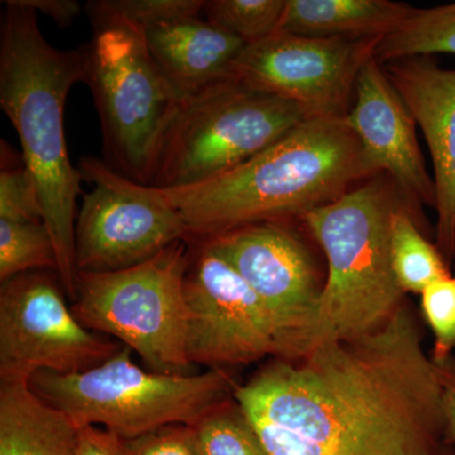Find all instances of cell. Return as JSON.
I'll return each mask as SVG.
<instances>
[{
	"instance_id": "14",
	"label": "cell",
	"mask_w": 455,
	"mask_h": 455,
	"mask_svg": "<svg viewBox=\"0 0 455 455\" xmlns=\"http://www.w3.org/2000/svg\"><path fill=\"white\" fill-rule=\"evenodd\" d=\"M346 122L379 172L407 199L435 209V182L421 152L418 124L374 56L359 71Z\"/></svg>"
},
{
	"instance_id": "8",
	"label": "cell",
	"mask_w": 455,
	"mask_h": 455,
	"mask_svg": "<svg viewBox=\"0 0 455 455\" xmlns=\"http://www.w3.org/2000/svg\"><path fill=\"white\" fill-rule=\"evenodd\" d=\"M187 243L176 242L154 259L122 271L79 274L71 307L75 316L89 331L121 340L149 371L190 374Z\"/></svg>"
},
{
	"instance_id": "3",
	"label": "cell",
	"mask_w": 455,
	"mask_h": 455,
	"mask_svg": "<svg viewBox=\"0 0 455 455\" xmlns=\"http://www.w3.org/2000/svg\"><path fill=\"white\" fill-rule=\"evenodd\" d=\"M85 44L57 50L44 40L37 13L20 0H5L0 28V108L13 124L22 158L31 171L44 226L57 257V276L70 300L76 296V199L83 178L66 146L64 110L68 92L85 79Z\"/></svg>"
},
{
	"instance_id": "18",
	"label": "cell",
	"mask_w": 455,
	"mask_h": 455,
	"mask_svg": "<svg viewBox=\"0 0 455 455\" xmlns=\"http://www.w3.org/2000/svg\"><path fill=\"white\" fill-rule=\"evenodd\" d=\"M415 7L391 0H286L277 32L324 38H383Z\"/></svg>"
},
{
	"instance_id": "17",
	"label": "cell",
	"mask_w": 455,
	"mask_h": 455,
	"mask_svg": "<svg viewBox=\"0 0 455 455\" xmlns=\"http://www.w3.org/2000/svg\"><path fill=\"white\" fill-rule=\"evenodd\" d=\"M79 433L29 381L0 379V455H75Z\"/></svg>"
},
{
	"instance_id": "31",
	"label": "cell",
	"mask_w": 455,
	"mask_h": 455,
	"mask_svg": "<svg viewBox=\"0 0 455 455\" xmlns=\"http://www.w3.org/2000/svg\"><path fill=\"white\" fill-rule=\"evenodd\" d=\"M438 455H455V451L453 448L449 447L448 444H444L442 449H440Z\"/></svg>"
},
{
	"instance_id": "15",
	"label": "cell",
	"mask_w": 455,
	"mask_h": 455,
	"mask_svg": "<svg viewBox=\"0 0 455 455\" xmlns=\"http://www.w3.org/2000/svg\"><path fill=\"white\" fill-rule=\"evenodd\" d=\"M388 80L423 132L436 190L435 244L453 268L455 252V68L434 57L396 60L383 66Z\"/></svg>"
},
{
	"instance_id": "24",
	"label": "cell",
	"mask_w": 455,
	"mask_h": 455,
	"mask_svg": "<svg viewBox=\"0 0 455 455\" xmlns=\"http://www.w3.org/2000/svg\"><path fill=\"white\" fill-rule=\"evenodd\" d=\"M204 0H97L86 3L89 18H116L143 32L178 20L199 17Z\"/></svg>"
},
{
	"instance_id": "28",
	"label": "cell",
	"mask_w": 455,
	"mask_h": 455,
	"mask_svg": "<svg viewBox=\"0 0 455 455\" xmlns=\"http://www.w3.org/2000/svg\"><path fill=\"white\" fill-rule=\"evenodd\" d=\"M442 385L444 442L455 451V357L435 362Z\"/></svg>"
},
{
	"instance_id": "4",
	"label": "cell",
	"mask_w": 455,
	"mask_h": 455,
	"mask_svg": "<svg viewBox=\"0 0 455 455\" xmlns=\"http://www.w3.org/2000/svg\"><path fill=\"white\" fill-rule=\"evenodd\" d=\"M405 197L379 173L301 218L324 252L326 276L313 316L281 358L374 333L406 304L391 259L392 218Z\"/></svg>"
},
{
	"instance_id": "26",
	"label": "cell",
	"mask_w": 455,
	"mask_h": 455,
	"mask_svg": "<svg viewBox=\"0 0 455 455\" xmlns=\"http://www.w3.org/2000/svg\"><path fill=\"white\" fill-rule=\"evenodd\" d=\"M420 296L425 323L434 335L431 358L445 361L455 349V274L427 284Z\"/></svg>"
},
{
	"instance_id": "6",
	"label": "cell",
	"mask_w": 455,
	"mask_h": 455,
	"mask_svg": "<svg viewBox=\"0 0 455 455\" xmlns=\"http://www.w3.org/2000/svg\"><path fill=\"white\" fill-rule=\"evenodd\" d=\"M85 79L94 98L106 163L151 187L164 136L181 100L156 65L145 32L116 18H89Z\"/></svg>"
},
{
	"instance_id": "9",
	"label": "cell",
	"mask_w": 455,
	"mask_h": 455,
	"mask_svg": "<svg viewBox=\"0 0 455 455\" xmlns=\"http://www.w3.org/2000/svg\"><path fill=\"white\" fill-rule=\"evenodd\" d=\"M84 194L75 226L77 274H104L134 267L180 241L188 228L160 188L125 178L104 160L80 158Z\"/></svg>"
},
{
	"instance_id": "30",
	"label": "cell",
	"mask_w": 455,
	"mask_h": 455,
	"mask_svg": "<svg viewBox=\"0 0 455 455\" xmlns=\"http://www.w3.org/2000/svg\"><path fill=\"white\" fill-rule=\"evenodd\" d=\"M75 455H118L116 436L101 427H82Z\"/></svg>"
},
{
	"instance_id": "22",
	"label": "cell",
	"mask_w": 455,
	"mask_h": 455,
	"mask_svg": "<svg viewBox=\"0 0 455 455\" xmlns=\"http://www.w3.org/2000/svg\"><path fill=\"white\" fill-rule=\"evenodd\" d=\"M193 427L202 455H269L235 397Z\"/></svg>"
},
{
	"instance_id": "25",
	"label": "cell",
	"mask_w": 455,
	"mask_h": 455,
	"mask_svg": "<svg viewBox=\"0 0 455 455\" xmlns=\"http://www.w3.org/2000/svg\"><path fill=\"white\" fill-rule=\"evenodd\" d=\"M0 164V220L40 223L44 221L37 185L25 160L2 140Z\"/></svg>"
},
{
	"instance_id": "5",
	"label": "cell",
	"mask_w": 455,
	"mask_h": 455,
	"mask_svg": "<svg viewBox=\"0 0 455 455\" xmlns=\"http://www.w3.org/2000/svg\"><path fill=\"white\" fill-rule=\"evenodd\" d=\"M29 385L68 415L79 429L103 427L119 438H134L167 425H196L235 397V379L224 370L164 374L132 361L124 347L112 358L80 373L41 371Z\"/></svg>"
},
{
	"instance_id": "2",
	"label": "cell",
	"mask_w": 455,
	"mask_h": 455,
	"mask_svg": "<svg viewBox=\"0 0 455 455\" xmlns=\"http://www.w3.org/2000/svg\"><path fill=\"white\" fill-rule=\"evenodd\" d=\"M379 173L346 118L314 116L223 175L160 190L188 239H209L260 221L301 220Z\"/></svg>"
},
{
	"instance_id": "11",
	"label": "cell",
	"mask_w": 455,
	"mask_h": 455,
	"mask_svg": "<svg viewBox=\"0 0 455 455\" xmlns=\"http://www.w3.org/2000/svg\"><path fill=\"white\" fill-rule=\"evenodd\" d=\"M121 349L79 322L46 272H27L2 283L0 379L29 381L41 371L80 373Z\"/></svg>"
},
{
	"instance_id": "20",
	"label": "cell",
	"mask_w": 455,
	"mask_h": 455,
	"mask_svg": "<svg viewBox=\"0 0 455 455\" xmlns=\"http://www.w3.org/2000/svg\"><path fill=\"white\" fill-rule=\"evenodd\" d=\"M455 56V3L431 8H416L411 17L374 47L379 64L407 57Z\"/></svg>"
},
{
	"instance_id": "32",
	"label": "cell",
	"mask_w": 455,
	"mask_h": 455,
	"mask_svg": "<svg viewBox=\"0 0 455 455\" xmlns=\"http://www.w3.org/2000/svg\"><path fill=\"white\" fill-rule=\"evenodd\" d=\"M453 267L455 268V252H454Z\"/></svg>"
},
{
	"instance_id": "16",
	"label": "cell",
	"mask_w": 455,
	"mask_h": 455,
	"mask_svg": "<svg viewBox=\"0 0 455 455\" xmlns=\"http://www.w3.org/2000/svg\"><path fill=\"white\" fill-rule=\"evenodd\" d=\"M145 38L156 65L181 101L235 77V60L247 46L199 17L148 29Z\"/></svg>"
},
{
	"instance_id": "12",
	"label": "cell",
	"mask_w": 455,
	"mask_h": 455,
	"mask_svg": "<svg viewBox=\"0 0 455 455\" xmlns=\"http://www.w3.org/2000/svg\"><path fill=\"white\" fill-rule=\"evenodd\" d=\"M379 40L276 32L244 47L233 76L248 88L298 104L310 116L346 118L359 71Z\"/></svg>"
},
{
	"instance_id": "1",
	"label": "cell",
	"mask_w": 455,
	"mask_h": 455,
	"mask_svg": "<svg viewBox=\"0 0 455 455\" xmlns=\"http://www.w3.org/2000/svg\"><path fill=\"white\" fill-rule=\"evenodd\" d=\"M235 400L269 455H438L442 385L410 305L374 333L274 358Z\"/></svg>"
},
{
	"instance_id": "10",
	"label": "cell",
	"mask_w": 455,
	"mask_h": 455,
	"mask_svg": "<svg viewBox=\"0 0 455 455\" xmlns=\"http://www.w3.org/2000/svg\"><path fill=\"white\" fill-rule=\"evenodd\" d=\"M194 241L185 275L188 361L224 370L277 358L283 331L265 302L208 241Z\"/></svg>"
},
{
	"instance_id": "19",
	"label": "cell",
	"mask_w": 455,
	"mask_h": 455,
	"mask_svg": "<svg viewBox=\"0 0 455 455\" xmlns=\"http://www.w3.org/2000/svg\"><path fill=\"white\" fill-rule=\"evenodd\" d=\"M391 259L398 286L406 295L421 293L427 284L453 274L438 245L421 232L407 200L392 218Z\"/></svg>"
},
{
	"instance_id": "23",
	"label": "cell",
	"mask_w": 455,
	"mask_h": 455,
	"mask_svg": "<svg viewBox=\"0 0 455 455\" xmlns=\"http://www.w3.org/2000/svg\"><path fill=\"white\" fill-rule=\"evenodd\" d=\"M286 0H211L204 14L212 25L235 36L245 44L277 32Z\"/></svg>"
},
{
	"instance_id": "29",
	"label": "cell",
	"mask_w": 455,
	"mask_h": 455,
	"mask_svg": "<svg viewBox=\"0 0 455 455\" xmlns=\"http://www.w3.org/2000/svg\"><path fill=\"white\" fill-rule=\"evenodd\" d=\"M26 7L32 8L37 13L51 18L59 27L73 25L80 16L82 5L75 0H20Z\"/></svg>"
},
{
	"instance_id": "27",
	"label": "cell",
	"mask_w": 455,
	"mask_h": 455,
	"mask_svg": "<svg viewBox=\"0 0 455 455\" xmlns=\"http://www.w3.org/2000/svg\"><path fill=\"white\" fill-rule=\"evenodd\" d=\"M118 455H202L196 427L191 425H167L134 436H116Z\"/></svg>"
},
{
	"instance_id": "21",
	"label": "cell",
	"mask_w": 455,
	"mask_h": 455,
	"mask_svg": "<svg viewBox=\"0 0 455 455\" xmlns=\"http://www.w3.org/2000/svg\"><path fill=\"white\" fill-rule=\"evenodd\" d=\"M44 269L57 274L55 245L44 221L0 220V281Z\"/></svg>"
},
{
	"instance_id": "13",
	"label": "cell",
	"mask_w": 455,
	"mask_h": 455,
	"mask_svg": "<svg viewBox=\"0 0 455 455\" xmlns=\"http://www.w3.org/2000/svg\"><path fill=\"white\" fill-rule=\"evenodd\" d=\"M223 254L283 331L280 355L313 316L322 295L315 259L289 220H268L203 239Z\"/></svg>"
},
{
	"instance_id": "7",
	"label": "cell",
	"mask_w": 455,
	"mask_h": 455,
	"mask_svg": "<svg viewBox=\"0 0 455 455\" xmlns=\"http://www.w3.org/2000/svg\"><path fill=\"white\" fill-rule=\"evenodd\" d=\"M310 116L235 77L182 100L164 136L151 187H193L265 151Z\"/></svg>"
}]
</instances>
